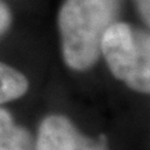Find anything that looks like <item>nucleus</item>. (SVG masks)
Returning a JSON list of instances; mask_svg holds the SVG:
<instances>
[{"label":"nucleus","instance_id":"f257e3e1","mask_svg":"<svg viewBox=\"0 0 150 150\" xmlns=\"http://www.w3.org/2000/svg\"><path fill=\"white\" fill-rule=\"evenodd\" d=\"M121 0H65L59 13L61 50L71 70L85 71L100 57L103 35L120 13Z\"/></svg>","mask_w":150,"mask_h":150},{"label":"nucleus","instance_id":"f03ea898","mask_svg":"<svg viewBox=\"0 0 150 150\" xmlns=\"http://www.w3.org/2000/svg\"><path fill=\"white\" fill-rule=\"evenodd\" d=\"M102 54L111 74L132 91H150L149 35L125 22H114L104 32L100 43Z\"/></svg>","mask_w":150,"mask_h":150},{"label":"nucleus","instance_id":"7ed1b4c3","mask_svg":"<svg viewBox=\"0 0 150 150\" xmlns=\"http://www.w3.org/2000/svg\"><path fill=\"white\" fill-rule=\"evenodd\" d=\"M36 150H107L100 140L81 134L64 115L52 114L43 120L35 139Z\"/></svg>","mask_w":150,"mask_h":150},{"label":"nucleus","instance_id":"20e7f679","mask_svg":"<svg viewBox=\"0 0 150 150\" xmlns=\"http://www.w3.org/2000/svg\"><path fill=\"white\" fill-rule=\"evenodd\" d=\"M0 150H36L31 132L18 125L3 107H0Z\"/></svg>","mask_w":150,"mask_h":150},{"label":"nucleus","instance_id":"39448f33","mask_svg":"<svg viewBox=\"0 0 150 150\" xmlns=\"http://www.w3.org/2000/svg\"><path fill=\"white\" fill-rule=\"evenodd\" d=\"M29 88L27 76L0 61V106L22 97Z\"/></svg>","mask_w":150,"mask_h":150},{"label":"nucleus","instance_id":"423d86ee","mask_svg":"<svg viewBox=\"0 0 150 150\" xmlns=\"http://www.w3.org/2000/svg\"><path fill=\"white\" fill-rule=\"evenodd\" d=\"M10 21H11L10 11H8V8L3 3H0V35L8 28Z\"/></svg>","mask_w":150,"mask_h":150},{"label":"nucleus","instance_id":"0eeeda50","mask_svg":"<svg viewBox=\"0 0 150 150\" xmlns=\"http://www.w3.org/2000/svg\"><path fill=\"white\" fill-rule=\"evenodd\" d=\"M138 3H139V8L142 11V16L147 22L149 21V0H138Z\"/></svg>","mask_w":150,"mask_h":150}]
</instances>
